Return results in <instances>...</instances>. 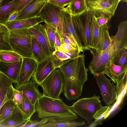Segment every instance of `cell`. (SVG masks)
<instances>
[{"mask_svg":"<svg viewBox=\"0 0 127 127\" xmlns=\"http://www.w3.org/2000/svg\"><path fill=\"white\" fill-rule=\"evenodd\" d=\"M83 54L71 60L59 67L63 79L64 94L69 100H74L82 94L87 81L89 69L85 64Z\"/></svg>","mask_w":127,"mask_h":127,"instance_id":"1","label":"cell"},{"mask_svg":"<svg viewBox=\"0 0 127 127\" xmlns=\"http://www.w3.org/2000/svg\"><path fill=\"white\" fill-rule=\"evenodd\" d=\"M116 35L111 36V43L107 49L101 51L92 48L89 50L93 58L89 71L94 75L103 74L108 64L123 50L127 48V21L120 23Z\"/></svg>","mask_w":127,"mask_h":127,"instance_id":"2","label":"cell"},{"mask_svg":"<svg viewBox=\"0 0 127 127\" xmlns=\"http://www.w3.org/2000/svg\"><path fill=\"white\" fill-rule=\"evenodd\" d=\"M35 110L39 118L48 121L70 122L78 118L62 99L52 98L43 94L36 102Z\"/></svg>","mask_w":127,"mask_h":127,"instance_id":"3","label":"cell"},{"mask_svg":"<svg viewBox=\"0 0 127 127\" xmlns=\"http://www.w3.org/2000/svg\"><path fill=\"white\" fill-rule=\"evenodd\" d=\"M94 13L86 9L82 13L71 15L73 28L83 50H89L90 31Z\"/></svg>","mask_w":127,"mask_h":127,"instance_id":"4","label":"cell"},{"mask_svg":"<svg viewBox=\"0 0 127 127\" xmlns=\"http://www.w3.org/2000/svg\"><path fill=\"white\" fill-rule=\"evenodd\" d=\"M28 29L10 30V44L13 51L23 57L34 59L32 50L31 36Z\"/></svg>","mask_w":127,"mask_h":127,"instance_id":"5","label":"cell"},{"mask_svg":"<svg viewBox=\"0 0 127 127\" xmlns=\"http://www.w3.org/2000/svg\"><path fill=\"white\" fill-rule=\"evenodd\" d=\"M102 106L100 97L94 95L91 97L78 99L70 107L76 115L90 123Z\"/></svg>","mask_w":127,"mask_h":127,"instance_id":"6","label":"cell"},{"mask_svg":"<svg viewBox=\"0 0 127 127\" xmlns=\"http://www.w3.org/2000/svg\"><path fill=\"white\" fill-rule=\"evenodd\" d=\"M39 85L42 87L44 95L53 98H60L63 92V82L59 68H55Z\"/></svg>","mask_w":127,"mask_h":127,"instance_id":"7","label":"cell"},{"mask_svg":"<svg viewBox=\"0 0 127 127\" xmlns=\"http://www.w3.org/2000/svg\"><path fill=\"white\" fill-rule=\"evenodd\" d=\"M64 8L48 1L38 15L43 22H47L55 28L57 32L62 38L64 30L62 20L61 12Z\"/></svg>","mask_w":127,"mask_h":127,"instance_id":"8","label":"cell"},{"mask_svg":"<svg viewBox=\"0 0 127 127\" xmlns=\"http://www.w3.org/2000/svg\"><path fill=\"white\" fill-rule=\"evenodd\" d=\"M121 0H85L87 9L92 11L96 17L102 14L111 18Z\"/></svg>","mask_w":127,"mask_h":127,"instance_id":"9","label":"cell"},{"mask_svg":"<svg viewBox=\"0 0 127 127\" xmlns=\"http://www.w3.org/2000/svg\"><path fill=\"white\" fill-rule=\"evenodd\" d=\"M100 89L103 100L106 105H111L117 99L116 86L104 74L94 75Z\"/></svg>","mask_w":127,"mask_h":127,"instance_id":"10","label":"cell"},{"mask_svg":"<svg viewBox=\"0 0 127 127\" xmlns=\"http://www.w3.org/2000/svg\"><path fill=\"white\" fill-rule=\"evenodd\" d=\"M38 62L34 59L23 57L20 70L17 82L14 87L26 83L34 74Z\"/></svg>","mask_w":127,"mask_h":127,"instance_id":"11","label":"cell"},{"mask_svg":"<svg viewBox=\"0 0 127 127\" xmlns=\"http://www.w3.org/2000/svg\"><path fill=\"white\" fill-rule=\"evenodd\" d=\"M31 36L35 38L42 45L47 57L51 56L53 51L51 45L44 25L39 23L28 29Z\"/></svg>","mask_w":127,"mask_h":127,"instance_id":"12","label":"cell"},{"mask_svg":"<svg viewBox=\"0 0 127 127\" xmlns=\"http://www.w3.org/2000/svg\"><path fill=\"white\" fill-rule=\"evenodd\" d=\"M39 85L31 77L27 83L15 88L21 91L23 97L33 105L43 95L38 89Z\"/></svg>","mask_w":127,"mask_h":127,"instance_id":"13","label":"cell"},{"mask_svg":"<svg viewBox=\"0 0 127 127\" xmlns=\"http://www.w3.org/2000/svg\"><path fill=\"white\" fill-rule=\"evenodd\" d=\"M48 0H32L19 12L16 19H24L38 16Z\"/></svg>","mask_w":127,"mask_h":127,"instance_id":"14","label":"cell"},{"mask_svg":"<svg viewBox=\"0 0 127 127\" xmlns=\"http://www.w3.org/2000/svg\"><path fill=\"white\" fill-rule=\"evenodd\" d=\"M55 68L51 56L38 63L35 72L32 78L39 85Z\"/></svg>","mask_w":127,"mask_h":127,"instance_id":"15","label":"cell"},{"mask_svg":"<svg viewBox=\"0 0 127 127\" xmlns=\"http://www.w3.org/2000/svg\"><path fill=\"white\" fill-rule=\"evenodd\" d=\"M22 62V59L12 62L0 61V72L8 77L15 85L19 77Z\"/></svg>","mask_w":127,"mask_h":127,"instance_id":"16","label":"cell"},{"mask_svg":"<svg viewBox=\"0 0 127 127\" xmlns=\"http://www.w3.org/2000/svg\"><path fill=\"white\" fill-rule=\"evenodd\" d=\"M14 88L11 80L0 72V109L6 102L13 100Z\"/></svg>","mask_w":127,"mask_h":127,"instance_id":"17","label":"cell"},{"mask_svg":"<svg viewBox=\"0 0 127 127\" xmlns=\"http://www.w3.org/2000/svg\"><path fill=\"white\" fill-rule=\"evenodd\" d=\"M103 74L109 77L117 86L127 76V68L116 65L110 62L105 67Z\"/></svg>","mask_w":127,"mask_h":127,"instance_id":"18","label":"cell"},{"mask_svg":"<svg viewBox=\"0 0 127 127\" xmlns=\"http://www.w3.org/2000/svg\"><path fill=\"white\" fill-rule=\"evenodd\" d=\"M28 119L16 105L11 115L0 123V127H22Z\"/></svg>","mask_w":127,"mask_h":127,"instance_id":"19","label":"cell"},{"mask_svg":"<svg viewBox=\"0 0 127 127\" xmlns=\"http://www.w3.org/2000/svg\"><path fill=\"white\" fill-rule=\"evenodd\" d=\"M61 18L64 31V33H68L71 34L75 40L80 52H83L82 45L73 27L71 15L65 7L62 11Z\"/></svg>","mask_w":127,"mask_h":127,"instance_id":"20","label":"cell"},{"mask_svg":"<svg viewBox=\"0 0 127 127\" xmlns=\"http://www.w3.org/2000/svg\"><path fill=\"white\" fill-rule=\"evenodd\" d=\"M41 18L37 16L22 19H16L7 22L5 24L10 30L24 28H29L34 25L43 22Z\"/></svg>","mask_w":127,"mask_h":127,"instance_id":"21","label":"cell"},{"mask_svg":"<svg viewBox=\"0 0 127 127\" xmlns=\"http://www.w3.org/2000/svg\"><path fill=\"white\" fill-rule=\"evenodd\" d=\"M109 27V24L99 26L97 42L94 48L103 51L107 49L109 47L112 42L108 30Z\"/></svg>","mask_w":127,"mask_h":127,"instance_id":"22","label":"cell"},{"mask_svg":"<svg viewBox=\"0 0 127 127\" xmlns=\"http://www.w3.org/2000/svg\"><path fill=\"white\" fill-rule=\"evenodd\" d=\"M20 0H4L0 5V23L5 24Z\"/></svg>","mask_w":127,"mask_h":127,"instance_id":"23","label":"cell"},{"mask_svg":"<svg viewBox=\"0 0 127 127\" xmlns=\"http://www.w3.org/2000/svg\"><path fill=\"white\" fill-rule=\"evenodd\" d=\"M10 31L5 25L0 23V51H13L9 42Z\"/></svg>","mask_w":127,"mask_h":127,"instance_id":"24","label":"cell"},{"mask_svg":"<svg viewBox=\"0 0 127 127\" xmlns=\"http://www.w3.org/2000/svg\"><path fill=\"white\" fill-rule=\"evenodd\" d=\"M31 44L33 56L38 63L41 62L47 57L41 44L35 38L32 36Z\"/></svg>","mask_w":127,"mask_h":127,"instance_id":"25","label":"cell"},{"mask_svg":"<svg viewBox=\"0 0 127 127\" xmlns=\"http://www.w3.org/2000/svg\"><path fill=\"white\" fill-rule=\"evenodd\" d=\"M65 8L71 15L80 14L87 9L85 0H71Z\"/></svg>","mask_w":127,"mask_h":127,"instance_id":"26","label":"cell"},{"mask_svg":"<svg viewBox=\"0 0 127 127\" xmlns=\"http://www.w3.org/2000/svg\"><path fill=\"white\" fill-rule=\"evenodd\" d=\"M16 104L13 100L6 102L0 109V123L7 118L14 110Z\"/></svg>","mask_w":127,"mask_h":127,"instance_id":"27","label":"cell"},{"mask_svg":"<svg viewBox=\"0 0 127 127\" xmlns=\"http://www.w3.org/2000/svg\"><path fill=\"white\" fill-rule=\"evenodd\" d=\"M16 105L28 119H31L35 112V105L30 103L23 97L22 103Z\"/></svg>","mask_w":127,"mask_h":127,"instance_id":"28","label":"cell"},{"mask_svg":"<svg viewBox=\"0 0 127 127\" xmlns=\"http://www.w3.org/2000/svg\"><path fill=\"white\" fill-rule=\"evenodd\" d=\"M99 27L96 17L94 15L92 19L90 31V46L91 49L95 47L96 44Z\"/></svg>","mask_w":127,"mask_h":127,"instance_id":"29","label":"cell"},{"mask_svg":"<svg viewBox=\"0 0 127 127\" xmlns=\"http://www.w3.org/2000/svg\"><path fill=\"white\" fill-rule=\"evenodd\" d=\"M23 57L13 51H0V61L12 62L19 61Z\"/></svg>","mask_w":127,"mask_h":127,"instance_id":"30","label":"cell"},{"mask_svg":"<svg viewBox=\"0 0 127 127\" xmlns=\"http://www.w3.org/2000/svg\"><path fill=\"white\" fill-rule=\"evenodd\" d=\"M85 124L84 122H54L48 121L40 127H73L81 126Z\"/></svg>","mask_w":127,"mask_h":127,"instance_id":"31","label":"cell"},{"mask_svg":"<svg viewBox=\"0 0 127 127\" xmlns=\"http://www.w3.org/2000/svg\"><path fill=\"white\" fill-rule=\"evenodd\" d=\"M111 62L116 65L127 68V48L121 51Z\"/></svg>","mask_w":127,"mask_h":127,"instance_id":"32","label":"cell"},{"mask_svg":"<svg viewBox=\"0 0 127 127\" xmlns=\"http://www.w3.org/2000/svg\"><path fill=\"white\" fill-rule=\"evenodd\" d=\"M44 25L51 45L53 51L55 49V39L56 29L53 26L46 22H44Z\"/></svg>","mask_w":127,"mask_h":127,"instance_id":"33","label":"cell"},{"mask_svg":"<svg viewBox=\"0 0 127 127\" xmlns=\"http://www.w3.org/2000/svg\"><path fill=\"white\" fill-rule=\"evenodd\" d=\"M64 53L56 49L54 51L51 56L55 68L59 67L63 64V58Z\"/></svg>","mask_w":127,"mask_h":127,"instance_id":"34","label":"cell"},{"mask_svg":"<svg viewBox=\"0 0 127 127\" xmlns=\"http://www.w3.org/2000/svg\"><path fill=\"white\" fill-rule=\"evenodd\" d=\"M64 53L63 64L69 61L78 57L80 55V52L78 49H73L68 52Z\"/></svg>","mask_w":127,"mask_h":127,"instance_id":"35","label":"cell"},{"mask_svg":"<svg viewBox=\"0 0 127 127\" xmlns=\"http://www.w3.org/2000/svg\"><path fill=\"white\" fill-rule=\"evenodd\" d=\"M48 122L47 120L45 119H42L40 121H38L32 120L30 119H28L22 127H40Z\"/></svg>","mask_w":127,"mask_h":127,"instance_id":"36","label":"cell"},{"mask_svg":"<svg viewBox=\"0 0 127 127\" xmlns=\"http://www.w3.org/2000/svg\"><path fill=\"white\" fill-rule=\"evenodd\" d=\"M63 43L72 45L79 50L75 40L72 36L70 34L64 33L63 36Z\"/></svg>","mask_w":127,"mask_h":127,"instance_id":"37","label":"cell"},{"mask_svg":"<svg viewBox=\"0 0 127 127\" xmlns=\"http://www.w3.org/2000/svg\"><path fill=\"white\" fill-rule=\"evenodd\" d=\"M23 96L22 92L14 88L13 92V100L16 105L20 104L22 102Z\"/></svg>","mask_w":127,"mask_h":127,"instance_id":"38","label":"cell"},{"mask_svg":"<svg viewBox=\"0 0 127 127\" xmlns=\"http://www.w3.org/2000/svg\"><path fill=\"white\" fill-rule=\"evenodd\" d=\"M99 26L107 24H109V21L111 18L101 14L99 16L96 17Z\"/></svg>","mask_w":127,"mask_h":127,"instance_id":"39","label":"cell"},{"mask_svg":"<svg viewBox=\"0 0 127 127\" xmlns=\"http://www.w3.org/2000/svg\"><path fill=\"white\" fill-rule=\"evenodd\" d=\"M32 0H20L19 2L12 12L11 15L16 12L18 11L19 12L24 7Z\"/></svg>","mask_w":127,"mask_h":127,"instance_id":"40","label":"cell"},{"mask_svg":"<svg viewBox=\"0 0 127 127\" xmlns=\"http://www.w3.org/2000/svg\"><path fill=\"white\" fill-rule=\"evenodd\" d=\"M71 0H48V1L64 8L70 3Z\"/></svg>","mask_w":127,"mask_h":127,"instance_id":"41","label":"cell"},{"mask_svg":"<svg viewBox=\"0 0 127 127\" xmlns=\"http://www.w3.org/2000/svg\"><path fill=\"white\" fill-rule=\"evenodd\" d=\"M75 49L77 48L72 45L63 43L59 46L58 47L57 49L61 52L65 53Z\"/></svg>","mask_w":127,"mask_h":127,"instance_id":"42","label":"cell"},{"mask_svg":"<svg viewBox=\"0 0 127 127\" xmlns=\"http://www.w3.org/2000/svg\"><path fill=\"white\" fill-rule=\"evenodd\" d=\"M63 43V38H62L58 33L56 32L55 39V49H57V48Z\"/></svg>","mask_w":127,"mask_h":127,"instance_id":"43","label":"cell"},{"mask_svg":"<svg viewBox=\"0 0 127 127\" xmlns=\"http://www.w3.org/2000/svg\"><path fill=\"white\" fill-rule=\"evenodd\" d=\"M19 12L18 11L16 12L11 14L8 18L7 23L15 20L18 15Z\"/></svg>","mask_w":127,"mask_h":127,"instance_id":"44","label":"cell"},{"mask_svg":"<svg viewBox=\"0 0 127 127\" xmlns=\"http://www.w3.org/2000/svg\"><path fill=\"white\" fill-rule=\"evenodd\" d=\"M4 0H0V5Z\"/></svg>","mask_w":127,"mask_h":127,"instance_id":"45","label":"cell"}]
</instances>
